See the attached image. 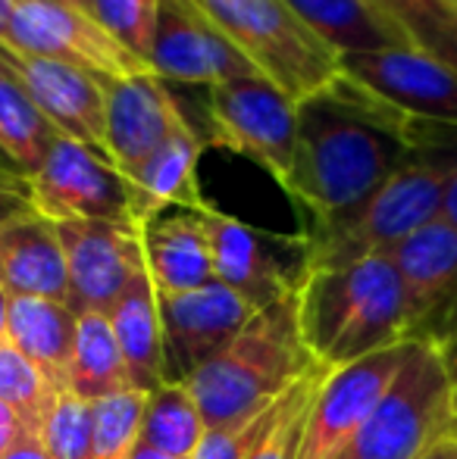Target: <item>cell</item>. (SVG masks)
<instances>
[{
    "mask_svg": "<svg viewBox=\"0 0 457 459\" xmlns=\"http://www.w3.org/2000/svg\"><path fill=\"white\" fill-rule=\"evenodd\" d=\"M0 69L22 85V91L41 107L63 138H73L107 157V85L94 75L63 63L31 56L0 41Z\"/></svg>",
    "mask_w": 457,
    "mask_h": 459,
    "instance_id": "15",
    "label": "cell"
},
{
    "mask_svg": "<svg viewBox=\"0 0 457 459\" xmlns=\"http://www.w3.org/2000/svg\"><path fill=\"white\" fill-rule=\"evenodd\" d=\"M382 256L408 294L410 341L442 344L457 332V229L439 216Z\"/></svg>",
    "mask_w": 457,
    "mask_h": 459,
    "instance_id": "12",
    "label": "cell"
},
{
    "mask_svg": "<svg viewBox=\"0 0 457 459\" xmlns=\"http://www.w3.org/2000/svg\"><path fill=\"white\" fill-rule=\"evenodd\" d=\"M75 334H79V316L73 307L44 297H10L6 338L48 378L57 394L69 391Z\"/></svg>",
    "mask_w": 457,
    "mask_h": 459,
    "instance_id": "22",
    "label": "cell"
},
{
    "mask_svg": "<svg viewBox=\"0 0 457 459\" xmlns=\"http://www.w3.org/2000/svg\"><path fill=\"white\" fill-rule=\"evenodd\" d=\"M4 44L31 56L63 63L110 85L126 75L151 73L135 54L79 6L57 0H16Z\"/></svg>",
    "mask_w": 457,
    "mask_h": 459,
    "instance_id": "8",
    "label": "cell"
},
{
    "mask_svg": "<svg viewBox=\"0 0 457 459\" xmlns=\"http://www.w3.org/2000/svg\"><path fill=\"white\" fill-rule=\"evenodd\" d=\"M298 325L311 353L330 368L410 341V309L389 256L311 273L298 288Z\"/></svg>",
    "mask_w": 457,
    "mask_h": 459,
    "instance_id": "3",
    "label": "cell"
},
{
    "mask_svg": "<svg viewBox=\"0 0 457 459\" xmlns=\"http://www.w3.org/2000/svg\"><path fill=\"white\" fill-rule=\"evenodd\" d=\"M166 347V381H185L195 368L223 351L250 319L257 307L223 281L195 290L157 294Z\"/></svg>",
    "mask_w": 457,
    "mask_h": 459,
    "instance_id": "13",
    "label": "cell"
},
{
    "mask_svg": "<svg viewBox=\"0 0 457 459\" xmlns=\"http://www.w3.org/2000/svg\"><path fill=\"white\" fill-rule=\"evenodd\" d=\"M66 256L69 307L110 313L119 294L147 273L145 238L135 222H54Z\"/></svg>",
    "mask_w": 457,
    "mask_h": 459,
    "instance_id": "11",
    "label": "cell"
},
{
    "mask_svg": "<svg viewBox=\"0 0 457 459\" xmlns=\"http://www.w3.org/2000/svg\"><path fill=\"white\" fill-rule=\"evenodd\" d=\"M57 397L60 394L16 351V344L10 338L0 341V400L16 412V419L22 422L25 431L41 435Z\"/></svg>",
    "mask_w": 457,
    "mask_h": 459,
    "instance_id": "29",
    "label": "cell"
},
{
    "mask_svg": "<svg viewBox=\"0 0 457 459\" xmlns=\"http://www.w3.org/2000/svg\"><path fill=\"white\" fill-rule=\"evenodd\" d=\"M16 10V0H0V41L6 38V29H10V16Z\"/></svg>",
    "mask_w": 457,
    "mask_h": 459,
    "instance_id": "41",
    "label": "cell"
},
{
    "mask_svg": "<svg viewBox=\"0 0 457 459\" xmlns=\"http://www.w3.org/2000/svg\"><path fill=\"white\" fill-rule=\"evenodd\" d=\"M160 4L163 0H88V13L147 66L160 22Z\"/></svg>",
    "mask_w": 457,
    "mask_h": 459,
    "instance_id": "32",
    "label": "cell"
},
{
    "mask_svg": "<svg viewBox=\"0 0 457 459\" xmlns=\"http://www.w3.org/2000/svg\"><path fill=\"white\" fill-rule=\"evenodd\" d=\"M6 322H10V294L0 288V341L6 338Z\"/></svg>",
    "mask_w": 457,
    "mask_h": 459,
    "instance_id": "42",
    "label": "cell"
},
{
    "mask_svg": "<svg viewBox=\"0 0 457 459\" xmlns=\"http://www.w3.org/2000/svg\"><path fill=\"white\" fill-rule=\"evenodd\" d=\"M408 344L385 347L379 353L332 368L313 400L311 419H307L304 444L298 459H338L366 422L373 406L391 385L395 372L408 357Z\"/></svg>",
    "mask_w": 457,
    "mask_h": 459,
    "instance_id": "14",
    "label": "cell"
},
{
    "mask_svg": "<svg viewBox=\"0 0 457 459\" xmlns=\"http://www.w3.org/2000/svg\"><path fill=\"white\" fill-rule=\"evenodd\" d=\"M185 113L166 82L154 73L107 85V157L132 182L141 166L172 138Z\"/></svg>",
    "mask_w": 457,
    "mask_h": 459,
    "instance_id": "18",
    "label": "cell"
},
{
    "mask_svg": "<svg viewBox=\"0 0 457 459\" xmlns=\"http://www.w3.org/2000/svg\"><path fill=\"white\" fill-rule=\"evenodd\" d=\"M145 263L157 294H179L216 281L204 210L163 212L141 229Z\"/></svg>",
    "mask_w": 457,
    "mask_h": 459,
    "instance_id": "21",
    "label": "cell"
},
{
    "mask_svg": "<svg viewBox=\"0 0 457 459\" xmlns=\"http://www.w3.org/2000/svg\"><path fill=\"white\" fill-rule=\"evenodd\" d=\"M204 153V138L195 132L189 119L179 122L172 138L141 166L132 178V222L145 229L157 216H163L170 206L201 212L204 204L201 185H198V160Z\"/></svg>",
    "mask_w": 457,
    "mask_h": 459,
    "instance_id": "20",
    "label": "cell"
},
{
    "mask_svg": "<svg viewBox=\"0 0 457 459\" xmlns=\"http://www.w3.org/2000/svg\"><path fill=\"white\" fill-rule=\"evenodd\" d=\"M0 185H4V187H25V178L13 176V172L6 169L4 163H0Z\"/></svg>",
    "mask_w": 457,
    "mask_h": 459,
    "instance_id": "44",
    "label": "cell"
},
{
    "mask_svg": "<svg viewBox=\"0 0 457 459\" xmlns=\"http://www.w3.org/2000/svg\"><path fill=\"white\" fill-rule=\"evenodd\" d=\"M207 19L238 48L257 75L273 82L294 103L323 91L342 75V63L286 0H195Z\"/></svg>",
    "mask_w": 457,
    "mask_h": 459,
    "instance_id": "6",
    "label": "cell"
},
{
    "mask_svg": "<svg viewBox=\"0 0 457 459\" xmlns=\"http://www.w3.org/2000/svg\"><path fill=\"white\" fill-rule=\"evenodd\" d=\"M57 4H66V6H79V10L88 13V0H57Z\"/></svg>",
    "mask_w": 457,
    "mask_h": 459,
    "instance_id": "46",
    "label": "cell"
},
{
    "mask_svg": "<svg viewBox=\"0 0 457 459\" xmlns=\"http://www.w3.org/2000/svg\"><path fill=\"white\" fill-rule=\"evenodd\" d=\"M457 441L454 391L439 347L410 341L408 357L338 459H420Z\"/></svg>",
    "mask_w": 457,
    "mask_h": 459,
    "instance_id": "5",
    "label": "cell"
},
{
    "mask_svg": "<svg viewBox=\"0 0 457 459\" xmlns=\"http://www.w3.org/2000/svg\"><path fill=\"white\" fill-rule=\"evenodd\" d=\"M41 441L54 459H92V403L73 391L60 394L41 429Z\"/></svg>",
    "mask_w": 457,
    "mask_h": 459,
    "instance_id": "33",
    "label": "cell"
},
{
    "mask_svg": "<svg viewBox=\"0 0 457 459\" xmlns=\"http://www.w3.org/2000/svg\"><path fill=\"white\" fill-rule=\"evenodd\" d=\"M154 75L182 85H223L244 75H257L238 48L207 19L195 0H163L154 35L151 60Z\"/></svg>",
    "mask_w": 457,
    "mask_h": 459,
    "instance_id": "16",
    "label": "cell"
},
{
    "mask_svg": "<svg viewBox=\"0 0 457 459\" xmlns=\"http://www.w3.org/2000/svg\"><path fill=\"white\" fill-rule=\"evenodd\" d=\"M107 319L113 325L116 341H119L135 391L151 394L160 385H166L163 322H160V300L151 275L141 273L135 278L110 307Z\"/></svg>",
    "mask_w": 457,
    "mask_h": 459,
    "instance_id": "24",
    "label": "cell"
},
{
    "mask_svg": "<svg viewBox=\"0 0 457 459\" xmlns=\"http://www.w3.org/2000/svg\"><path fill=\"white\" fill-rule=\"evenodd\" d=\"M4 459H54V456L48 454L41 435H35V431H19L16 441L6 447Z\"/></svg>",
    "mask_w": 457,
    "mask_h": 459,
    "instance_id": "36",
    "label": "cell"
},
{
    "mask_svg": "<svg viewBox=\"0 0 457 459\" xmlns=\"http://www.w3.org/2000/svg\"><path fill=\"white\" fill-rule=\"evenodd\" d=\"M22 431H25V429H22ZM16 435H19V431H0V459H4L6 447H10V444L16 441Z\"/></svg>",
    "mask_w": 457,
    "mask_h": 459,
    "instance_id": "45",
    "label": "cell"
},
{
    "mask_svg": "<svg viewBox=\"0 0 457 459\" xmlns=\"http://www.w3.org/2000/svg\"><path fill=\"white\" fill-rule=\"evenodd\" d=\"M442 219L445 222H452L457 229V176L452 178V185H448L445 191V204H442Z\"/></svg>",
    "mask_w": 457,
    "mask_h": 459,
    "instance_id": "38",
    "label": "cell"
},
{
    "mask_svg": "<svg viewBox=\"0 0 457 459\" xmlns=\"http://www.w3.org/2000/svg\"><path fill=\"white\" fill-rule=\"evenodd\" d=\"M216 281L235 288L257 309L294 294L307 278V235H269L226 212L204 210Z\"/></svg>",
    "mask_w": 457,
    "mask_h": 459,
    "instance_id": "9",
    "label": "cell"
},
{
    "mask_svg": "<svg viewBox=\"0 0 457 459\" xmlns=\"http://www.w3.org/2000/svg\"><path fill=\"white\" fill-rule=\"evenodd\" d=\"M60 141L57 126L22 91L13 75L0 69V163L19 178L35 176Z\"/></svg>",
    "mask_w": 457,
    "mask_h": 459,
    "instance_id": "25",
    "label": "cell"
},
{
    "mask_svg": "<svg viewBox=\"0 0 457 459\" xmlns=\"http://www.w3.org/2000/svg\"><path fill=\"white\" fill-rule=\"evenodd\" d=\"M410 44L457 73V0H379Z\"/></svg>",
    "mask_w": 457,
    "mask_h": 459,
    "instance_id": "28",
    "label": "cell"
},
{
    "mask_svg": "<svg viewBox=\"0 0 457 459\" xmlns=\"http://www.w3.org/2000/svg\"><path fill=\"white\" fill-rule=\"evenodd\" d=\"M298 19L338 56L414 48L379 0H286Z\"/></svg>",
    "mask_w": 457,
    "mask_h": 459,
    "instance_id": "23",
    "label": "cell"
},
{
    "mask_svg": "<svg viewBox=\"0 0 457 459\" xmlns=\"http://www.w3.org/2000/svg\"><path fill=\"white\" fill-rule=\"evenodd\" d=\"M79 316V334H75V357L69 391L85 403H98L104 397L122 391H135L128 366L122 359L119 341L104 313H75Z\"/></svg>",
    "mask_w": 457,
    "mask_h": 459,
    "instance_id": "26",
    "label": "cell"
},
{
    "mask_svg": "<svg viewBox=\"0 0 457 459\" xmlns=\"http://www.w3.org/2000/svg\"><path fill=\"white\" fill-rule=\"evenodd\" d=\"M0 288L10 297H44L69 307L66 256L50 219L31 212L0 225Z\"/></svg>",
    "mask_w": 457,
    "mask_h": 459,
    "instance_id": "19",
    "label": "cell"
},
{
    "mask_svg": "<svg viewBox=\"0 0 457 459\" xmlns=\"http://www.w3.org/2000/svg\"><path fill=\"white\" fill-rule=\"evenodd\" d=\"M420 459H457V441L439 444V447H433L426 456H420Z\"/></svg>",
    "mask_w": 457,
    "mask_h": 459,
    "instance_id": "40",
    "label": "cell"
},
{
    "mask_svg": "<svg viewBox=\"0 0 457 459\" xmlns=\"http://www.w3.org/2000/svg\"><path fill=\"white\" fill-rule=\"evenodd\" d=\"M330 372H332L330 366L320 363L317 368H311L304 378L294 381V385L282 394L279 403H276L273 425H269V431L263 435V441L257 444L250 459H298L313 400H317L320 387H323Z\"/></svg>",
    "mask_w": 457,
    "mask_h": 459,
    "instance_id": "30",
    "label": "cell"
},
{
    "mask_svg": "<svg viewBox=\"0 0 457 459\" xmlns=\"http://www.w3.org/2000/svg\"><path fill=\"white\" fill-rule=\"evenodd\" d=\"M132 459H176V456H166V454H160V450H154V447H147L145 441H138V447H135V454Z\"/></svg>",
    "mask_w": 457,
    "mask_h": 459,
    "instance_id": "43",
    "label": "cell"
},
{
    "mask_svg": "<svg viewBox=\"0 0 457 459\" xmlns=\"http://www.w3.org/2000/svg\"><path fill=\"white\" fill-rule=\"evenodd\" d=\"M145 406V391H122L92 403V459H132Z\"/></svg>",
    "mask_w": 457,
    "mask_h": 459,
    "instance_id": "31",
    "label": "cell"
},
{
    "mask_svg": "<svg viewBox=\"0 0 457 459\" xmlns=\"http://www.w3.org/2000/svg\"><path fill=\"white\" fill-rule=\"evenodd\" d=\"M445 359V368H448V378H452V391H454V410H457V332L448 334L442 344H435Z\"/></svg>",
    "mask_w": 457,
    "mask_h": 459,
    "instance_id": "37",
    "label": "cell"
},
{
    "mask_svg": "<svg viewBox=\"0 0 457 459\" xmlns=\"http://www.w3.org/2000/svg\"><path fill=\"white\" fill-rule=\"evenodd\" d=\"M210 141L248 157L288 187L298 147V103L263 75L214 85L207 94Z\"/></svg>",
    "mask_w": 457,
    "mask_h": 459,
    "instance_id": "7",
    "label": "cell"
},
{
    "mask_svg": "<svg viewBox=\"0 0 457 459\" xmlns=\"http://www.w3.org/2000/svg\"><path fill=\"white\" fill-rule=\"evenodd\" d=\"M35 206L29 200V187H4L0 185V225L13 222V219L31 216Z\"/></svg>",
    "mask_w": 457,
    "mask_h": 459,
    "instance_id": "35",
    "label": "cell"
},
{
    "mask_svg": "<svg viewBox=\"0 0 457 459\" xmlns=\"http://www.w3.org/2000/svg\"><path fill=\"white\" fill-rule=\"evenodd\" d=\"M317 366L298 325L294 290L257 309L216 357L185 378V387L198 400L207 431H216L269 406Z\"/></svg>",
    "mask_w": 457,
    "mask_h": 459,
    "instance_id": "4",
    "label": "cell"
},
{
    "mask_svg": "<svg viewBox=\"0 0 457 459\" xmlns=\"http://www.w3.org/2000/svg\"><path fill=\"white\" fill-rule=\"evenodd\" d=\"M347 79L360 82L414 119L457 126V73L417 48L338 56Z\"/></svg>",
    "mask_w": 457,
    "mask_h": 459,
    "instance_id": "17",
    "label": "cell"
},
{
    "mask_svg": "<svg viewBox=\"0 0 457 459\" xmlns=\"http://www.w3.org/2000/svg\"><path fill=\"white\" fill-rule=\"evenodd\" d=\"M276 403H279V397H276L269 406H263V410H257V412H250V416L226 425V429L207 431L201 447L195 450L191 459H250V454L257 450V444L263 441V435H267L269 425H273Z\"/></svg>",
    "mask_w": 457,
    "mask_h": 459,
    "instance_id": "34",
    "label": "cell"
},
{
    "mask_svg": "<svg viewBox=\"0 0 457 459\" xmlns=\"http://www.w3.org/2000/svg\"><path fill=\"white\" fill-rule=\"evenodd\" d=\"M204 435H207V425L185 381H166L147 394L145 416H141V441L147 447L176 459H191L201 447Z\"/></svg>",
    "mask_w": 457,
    "mask_h": 459,
    "instance_id": "27",
    "label": "cell"
},
{
    "mask_svg": "<svg viewBox=\"0 0 457 459\" xmlns=\"http://www.w3.org/2000/svg\"><path fill=\"white\" fill-rule=\"evenodd\" d=\"M457 176V126L429 122L408 163L357 206L317 219L307 231V275L342 269L395 244L442 216L445 191Z\"/></svg>",
    "mask_w": 457,
    "mask_h": 459,
    "instance_id": "2",
    "label": "cell"
},
{
    "mask_svg": "<svg viewBox=\"0 0 457 459\" xmlns=\"http://www.w3.org/2000/svg\"><path fill=\"white\" fill-rule=\"evenodd\" d=\"M0 431H22V422L16 419V412L0 400Z\"/></svg>",
    "mask_w": 457,
    "mask_h": 459,
    "instance_id": "39",
    "label": "cell"
},
{
    "mask_svg": "<svg viewBox=\"0 0 457 459\" xmlns=\"http://www.w3.org/2000/svg\"><path fill=\"white\" fill-rule=\"evenodd\" d=\"M426 119L401 113L342 73L298 103V147L286 194L317 219L366 200L420 144Z\"/></svg>",
    "mask_w": 457,
    "mask_h": 459,
    "instance_id": "1",
    "label": "cell"
},
{
    "mask_svg": "<svg viewBox=\"0 0 457 459\" xmlns=\"http://www.w3.org/2000/svg\"><path fill=\"white\" fill-rule=\"evenodd\" d=\"M25 187L35 212L50 222H132L128 178L63 134L41 169L25 178Z\"/></svg>",
    "mask_w": 457,
    "mask_h": 459,
    "instance_id": "10",
    "label": "cell"
}]
</instances>
